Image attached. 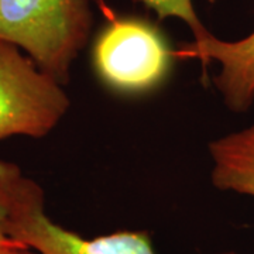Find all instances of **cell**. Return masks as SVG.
I'll return each mask as SVG.
<instances>
[{
	"mask_svg": "<svg viewBox=\"0 0 254 254\" xmlns=\"http://www.w3.org/2000/svg\"><path fill=\"white\" fill-rule=\"evenodd\" d=\"M91 26L88 0H0V40L21 48L64 86Z\"/></svg>",
	"mask_w": 254,
	"mask_h": 254,
	"instance_id": "cell-1",
	"label": "cell"
},
{
	"mask_svg": "<svg viewBox=\"0 0 254 254\" xmlns=\"http://www.w3.org/2000/svg\"><path fill=\"white\" fill-rule=\"evenodd\" d=\"M69 106L63 83L21 48L0 40V140L43 138L60 125Z\"/></svg>",
	"mask_w": 254,
	"mask_h": 254,
	"instance_id": "cell-2",
	"label": "cell"
},
{
	"mask_svg": "<svg viewBox=\"0 0 254 254\" xmlns=\"http://www.w3.org/2000/svg\"><path fill=\"white\" fill-rule=\"evenodd\" d=\"M7 230L14 240L38 254H157L144 230H120L86 239L58 225L47 215L44 190L26 175L18 184Z\"/></svg>",
	"mask_w": 254,
	"mask_h": 254,
	"instance_id": "cell-3",
	"label": "cell"
},
{
	"mask_svg": "<svg viewBox=\"0 0 254 254\" xmlns=\"http://www.w3.org/2000/svg\"><path fill=\"white\" fill-rule=\"evenodd\" d=\"M173 51L151 24L137 18H113L93 46V65L108 86L141 93L158 86L171 66Z\"/></svg>",
	"mask_w": 254,
	"mask_h": 254,
	"instance_id": "cell-4",
	"label": "cell"
},
{
	"mask_svg": "<svg viewBox=\"0 0 254 254\" xmlns=\"http://www.w3.org/2000/svg\"><path fill=\"white\" fill-rule=\"evenodd\" d=\"M182 60L216 63L218 75L213 85L227 109L236 113L249 110L254 103V31L235 41L220 40L212 33L192 40L173 51Z\"/></svg>",
	"mask_w": 254,
	"mask_h": 254,
	"instance_id": "cell-5",
	"label": "cell"
},
{
	"mask_svg": "<svg viewBox=\"0 0 254 254\" xmlns=\"http://www.w3.org/2000/svg\"><path fill=\"white\" fill-rule=\"evenodd\" d=\"M208 151L213 187L254 198V122L245 128L212 140Z\"/></svg>",
	"mask_w": 254,
	"mask_h": 254,
	"instance_id": "cell-6",
	"label": "cell"
},
{
	"mask_svg": "<svg viewBox=\"0 0 254 254\" xmlns=\"http://www.w3.org/2000/svg\"><path fill=\"white\" fill-rule=\"evenodd\" d=\"M23 175L24 174L17 164L0 158V254L10 250L27 249L10 236L7 230L11 206Z\"/></svg>",
	"mask_w": 254,
	"mask_h": 254,
	"instance_id": "cell-7",
	"label": "cell"
},
{
	"mask_svg": "<svg viewBox=\"0 0 254 254\" xmlns=\"http://www.w3.org/2000/svg\"><path fill=\"white\" fill-rule=\"evenodd\" d=\"M153 9L160 18L174 17L184 21L193 34V40H200L209 34L193 9L192 0H141Z\"/></svg>",
	"mask_w": 254,
	"mask_h": 254,
	"instance_id": "cell-8",
	"label": "cell"
},
{
	"mask_svg": "<svg viewBox=\"0 0 254 254\" xmlns=\"http://www.w3.org/2000/svg\"><path fill=\"white\" fill-rule=\"evenodd\" d=\"M1 254H38L34 250L31 249H17V250H10V252H6V253Z\"/></svg>",
	"mask_w": 254,
	"mask_h": 254,
	"instance_id": "cell-9",
	"label": "cell"
}]
</instances>
